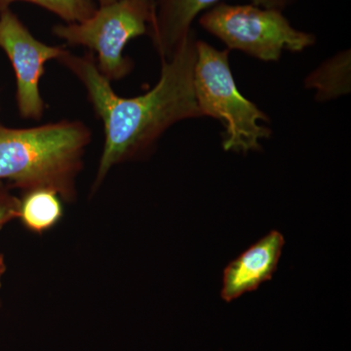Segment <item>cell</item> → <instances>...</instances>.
<instances>
[{
    "instance_id": "9",
    "label": "cell",
    "mask_w": 351,
    "mask_h": 351,
    "mask_svg": "<svg viewBox=\"0 0 351 351\" xmlns=\"http://www.w3.org/2000/svg\"><path fill=\"white\" fill-rule=\"evenodd\" d=\"M306 86L316 90V99L326 101L350 92V51L339 53L324 62L306 80Z\"/></svg>"
},
{
    "instance_id": "1",
    "label": "cell",
    "mask_w": 351,
    "mask_h": 351,
    "mask_svg": "<svg viewBox=\"0 0 351 351\" xmlns=\"http://www.w3.org/2000/svg\"><path fill=\"white\" fill-rule=\"evenodd\" d=\"M196 41L191 31L172 56L162 60L156 86L134 98L115 93L112 82L99 71L91 52L76 56L66 50L57 60L82 82L88 101L103 123L105 143L94 191L112 168L145 154L171 126L182 120L202 117L193 85Z\"/></svg>"
},
{
    "instance_id": "3",
    "label": "cell",
    "mask_w": 351,
    "mask_h": 351,
    "mask_svg": "<svg viewBox=\"0 0 351 351\" xmlns=\"http://www.w3.org/2000/svg\"><path fill=\"white\" fill-rule=\"evenodd\" d=\"M193 85L201 117L219 120L225 127L226 152L260 151L261 141L269 138L272 131L258 122H269V119L240 94L228 62V50L219 51L197 39Z\"/></svg>"
},
{
    "instance_id": "10",
    "label": "cell",
    "mask_w": 351,
    "mask_h": 351,
    "mask_svg": "<svg viewBox=\"0 0 351 351\" xmlns=\"http://www.w3.org/2000/svg\"><path fill=\"white\" fill-rule=\"evenodd\" d=\"M61 199L56 193L49 189L27 191L20 200L18 218L32 232H46L63 217Z\"/></svg>"
},
{
    "instance_id": "2",
    "label": "cell",
    "mask_w": 351,
    "mask_h": 351,
    "mask_svg": "<svg viewBox=\"0 0 351 351\" xmlns=\"http://www.w3.org/2000/svg\"><path fill=\"white\" fill-rule=\"evenodd\" d=\"M91 140L80 120L22 129L0 125V182L8 180L25 193L49 189L71 202Z\"/></svg>"
},
{
    "instance_id": "5",
    "label": "cell",
    "mask_w": 351,
    "mask_h": 351,
    "mask_svg": "<svg viewBox=\"0 0 351 351\" xmlns=\"http://www.w3.org/2000/svg\"><path fill=\"white\" fill-rule=\"evenodd\" d=\"M199 24L228 49L239 50L263 62H277L283 51L302 52L316 38L290 24L282 11L255 4H216L203 14Z\"/></svg>"
},
{
    "instance_id": "11",
    "label": "cell",
    "mask_w": 351,
    "mask_h": 351,
    "mask_svg": "<svg viewBox=\"0 0 351 351\" xmlns=\"http://www.w3.org/2000/svg\"><path fill=\"white\" fill-rule=\"evenodd\" d=\"M17 1L29 2L41 7L61 18L64 23L82 22L96 10L91 0H0V13Z\"/></svg>"
},
{
    "instance_id": "13",
    "label": "cell",
    "mask_w": 351,
    "mask_h": 351,
    "mask_svg": "<svg viewBox=\"0 0 351 351\" xmlns=\"http://www.w3.org/2000/svg\"><path fill=\"white\" fill-rule=\"evenodd\" d=\"M6 270L5 261H4L3 255L0 254V288H1L2 277L4 276V272Z\"/></svg>"
},
{
    "instance_id": "14",
    "label": "cell",
    "mask_w": 351,
    "mask_h": 351,
    "mask_svg": "<svg viewBox=\"0 0 351 351\" xmlns=\"http://www.w3.org/2000/svg\"><path fill=\"white\" fill-rule=\"evenodd\" d=\"M91 1H96L99 5H105V4L112 3V2L117 1V0H91Z\"/></svg>"
},
{
    "instance_id": "12",
    "label": "cell",
    "mask_w": 351,
    "mask_h": 351,
    "mask_svg": "<svg viewBox=\"0 0 351 351\" xmlns=\"http://www.w3.org/2000/svg\"><path fill=\"white\" fill-rule=\"evenodd\" d=\"M20 199L11 195L0 182V230L19 215Z\"/></svg>"
},
{
    "instance_id": "4",
    "label": "cell",
    "mask_w": 351,
    "mask_h": 351,
    "mask_svg": "<svg viewBox=\"0 0 351 351\" xmlns=\"http://www.w3.org/2000/svg\"><path fill=\"white\" fill-rule=\"evenodd\" d=\"M154 17V0H117L96 7L87 19L54 25L53 34L68 45L83 46L97 53V66L108 82L128 75L133 63L123 56L132 39L149 34Z\"/></svg>"
},
{
    "instance_id": "7",
    "label": "cell",
    "mask_w": 351,
    "mask_h": 351,
    "mask_svg": "<svg viewBox=\"0 0 351 351\" xmlns=\"http://www.w3.org/2000/svg\"><path fill=\"white\" fill-rule=\"evenodd\" d=\"M219 0H154V17L149 36L161 60L172 56L188 36L198 14ZM252 4L283 11L295 0H250Z\"/></svg>"
},
{
    "instance_id": "8",
    "label": "cell",
    "mask_w": 351,
    "mask_h": 351,
    "mask_svg": "<svg viewBox=\"0 0 351 351\" xmlns=\"http://www.w3.org/2000/svg\"><path fill=\"white\" fill-rule=\"evenodd\" d=\"M284 243L283 235L274 230L232 261L223 271L221 299L234 301L270 280L280 260Z\"/></svg>"
},
{
    "instance_id": "6",
    "label": "cell",
    "mask_w": 351,
    "mask_h": 351,
    "mask_svg": "<svg viewBox=\"0 0 351 351\" xmlns=\"http://www.w3.org/2000/svg\"><path fill=\"white\" fill-rule=\"evenodd\" d=\"M0 48L6 53L15 71L16 100L21 117L43 119L45 103L39 82L46 63L59 59L66 48L41 43L9 9L0 13Z\"/></svg>"
}]
</instances>
